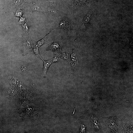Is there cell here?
Masks as SVG:
<instances>
[{
	"label": "cell",
	"mask_w": 133,
	"mask_h": 133,
	"mask_svg": "<svg viewBox=\"0 0 133 133\" xmlns=\"http://www.w3.org/2000/svg\"><path fill=\"white\" fill-rule=\"evenodd\" d=\"M49 46L46 49L47 51H51L57 53H62L63 47L60 43L54 41L51 44L49 43Z\"/></svg>",
	"instance_id": "6da1fadb"
},
{
	"label": "cell",
	"mask_w": 133,
	"mask_h": 133,
	"mask_svg": "<svg viewBox=\"0 0 133 133\" xmlns=\"http://www.w3.org/2000/svg\"><path fill=\"white\" fill-rule=\"evenodd\" d=\"M76 54L74 49H72L70 53V64L71 67L72 69L75 68L78 64V61Z\"/></svg>",
	"instance_id": "7a4b0ae2"
},
{
	"label": "cell",
	"mask_w": 133,
	"mask_h": 133,
	"mask_svg": "<svg viewBox=\"0 0 133 133\" xmlns=\"http://www.w3.org/2000/svg\"><path fill=\"white\" fill-rule=\"evenodd\" d=\"M43 62V73L44 77H46L47 72L50 65L52 63L51 59L48 60L41 59Z\"/></svg>",
	"instance_id": "3957f363"
},
{
	"label": "cell",
	"mask_w": 133,
	"mask_h": 133,
	"mask_svg": "<svg viewBox=\"0 0 133 133\" xmlns=\"http://www.w3.org/2000/svg\"><path fill=\"white\" fill-rule=\"evenodd\" d=\"M60 55L62 60L66 61L69 63L70 61V53L69 52H65L61 53Z\"/></svg>",
	"instance_id": "277c9868"
},
{
	"label": "cell",
	"mask_w": 133,
	"mask_h": 133,
	"mask_svg": "<svg viewBox=\"0 0 133 133\" xmlns=\"http://www.w3.org/2000/svg\"><path fill=\"white\" fill-rule=\"evenodd\" d=\"M33 52L34 55L37 57L40 58L41 59L42 58L40 55L39 47H37L36 45L33 44L32 48Z\"/></svg>",
	"instance_id": "5b68a950"
},
{
	"label": "cell",
	"mask_w": 133,
	"mask_h": 133,
	"mask_svg": "<svg viewBox=\"0 0 133 133\" xmlns=\"http://www.w3.org/2000/svg\"><path fill=\"white\" fill-rule=\"evenodd\" d=\"M49 33H48L44 37L38 41L36 43V46L39 47L45 43H46L49 44V43H48L47 41V35Z\"/></svg>",
	"instance_id": "8992f818"
},
{
	"label": "cell",
	"mask_w": 133,
	"mask_h": 133,
	"mask_svg": "<svg viewBox=\"0 0 133 133\" xmlns=\"http://www.w3.org/2000/svg\"><path fill=\"white\" fill-rule=\"evenodd\" d=\"M54 55L53 57L51 59L52 63H55L62 61L60 54L59 53L54 52Z\"/></svg>",
	"instance_id": "52a82bcc"
},
{
	"label": "cell",
	"mask_w": 133,
	"mask_h": 133,
	"mask_svg": "<svg viewBox=\"0 0 133 133\" xmlns=\"http://www.w3.org/2000/svg\"><path fill=\"white\" fill-rule=\"evenodd\" d=\"M32 10L33 11H39L42 12L41 8L36 6H34L32 8Z\"/></svg>",
	"instance_id": "ba28073f"
},
{
	"label": "cell",
	"mask_w": 133,
	"mask_h": 133,
	"mask_svg": "<svg viewBox=\"0 0 133 133\" xmlns=\"http://www.w3.org/2000/svg\"><path fill=\"white\" fill-rule=\"evenodd\" d=\"M22 13V11H17L16 12V15L17 16L20 17Z\"/></svg>",
	"instance_id": "9c48e42d"
},
{
	"label": "cell",
	"mask_w": 133,
	"mask_h": 133,
	"mask_svg": "<svg viewBox=\"0 0 133 133\" xmlns=\"http://www.w3.org/2000/svg\"><path fill=\"white\" fill-rule=\"evenodd\" d=\"M24 19L23 17H21L19 21L20 22H23L24 21Z\"/></svg>",
	"instance_id": "30bf717a"
}]
</instances>
